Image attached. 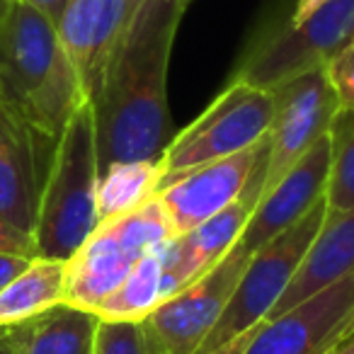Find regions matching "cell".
I'll list each match as a JSON object with an SVG mask.
<instances>
[{"mask_svg":"<svg viewBox=\"0 0 354 354\" xmlns=\"http://www.w3.org/2000/svg\"><path fill=\"white\" fill-rule=\"evenodd\" d=\"M192 0H141L93 100L100 172L112 162L158 160L172 138L167 68Z\"/></svg>","mask_w":354,"mask_h":354,"instance_id":"6da1fadb","label":"cell"},{"mask_svg":"<svg viewBox=\"0 0 354 354\" xmlns=\"http://www.w3.org/2000/svg\"><path fill=\"white\" fill-rule=\"evenodd\" d=\"M85 102L56 25L15 0L0 39V109L37 138L56 143Z\"/></svg>","mask_w":354,"mask_h":354,"instance_id":"7a4b0ae2","label":"cell"},{"mask_svg":"<svg viewBox=\"0 0 354 354\" xmlns=\"http://www.w3.org/2000/svg\"><path fill=\"white\" fill-rule=\"evenodd\" d=\"M100 156L93 104L85 102L66 124L51 153L37 218V250L46 260L68 262L100 226Z\"/></svg>","mask_w":354,"mask_h":354,"instance_id":"3957f363","label":"cell"},{"mask_svg":"<svg viewBox=\"0 0 354 354\" xmlns=\"http://www.w3.org/2000/svg\"><path fill=\"white\" fill-rule=\"evenodd\" d=\"M172 238L170 221L156 197L124 216L100 223L66 262V304L95 313L143 255Z\"/></svg>","mask_w":354,"mask_h":354,"instance_id":"277c9868","label":"cell"},{"mask_svg":"<svg viewBox=\"0 0 354 354\" xmlns=\"http://www.w3.org/2000/svg\"><path fill=\"white\" fill-rule=\"evenodd\" d=\"M272 119V90L231 80L228 88L189 127L167 141L165 151L158 158L160 185L192 167L223 160L257 146L270 133Z\"/></svg>","mask_w":354,"mask_h":354,"instance_id":"5b68a950","label":"cell"},{"mask_svg":"<svg viewBox=\"0 0 354 354\" xmlns=\"http://www.w3.org/2000/svg\"><path fill=\"white\" fill-rule=\"evenodd\" d=\"M354 39V0H328L304 22H279L248 44L231 80L274 90L291 78L323 68Z\"/></svg>","mask_w":354,"mask_h":354,"instance_id":"8992f818","label":"cell"},{"mask_svg":"<svg viewBox=\"0 0 354 354\" xmlns=\"http://www.w3.org/2000/svg\"><path fill=\"white\" fill-rule=\"evenodd\" d=\"M325 218H328V207L323 199L299 223H294L289 231L277 236L267 245H262L250 257L226 310L218 318L216 328L209 333V337L197 349V354L212 352V349L221 347L223 342L238 337L245 330L255 328L270 318L272 308L286 294L301 262L306 260L310 245L318 238Z\"/></svg>","mask_w":354,"mask_h":354,"instance_id":"52a82bcc","label":"cell"},{"mask_svg":"<svg viewBox=\"0 0 354 354\" xmlns=\"http://www.w3.org/2000/svg\"><path fill=\"white\" fill-rule=\"evenodd\" d=\"M272 97H274V119L267 133L270 153H267L260 199L320 138L328 136L330 124L339 112L337 97L323 68L308 71L299 78L277 85L272 90Z\"/></svg>","mask_w":354,"mask_h":354,"instance_id":"ba28073f","label":"cell"},{"mask_svg":"<svg viewBox=\"0 0 354 354\" xmlns=\"http://www.w3.org/2000/svg\"><path fill=\"white\" fill-rule=\"evenodd\" d=\"M250 257L241 245H233L214 270L160 301L143 320L153 337L170 354H197L226 310Z\"/></svg>","mask_w":354,"mask_h":354,"instance_id":"9c48e42d","label":"cell"},{"mask_svg":"<svg viewBox=\"0 0 354 354\" xmlns=\"http://www.w3.org/2000/svg\"><path fill=\"white\" fill-rule=\"evenodd\" d=\"M354 335V272L265 320L245 354H330Z\"/></svg>","mask_w":354,"mask_h":354,"instance_id":"30bf717a","label":"cell"},{"mask_svg":"<svg viewBox=\"0 0 354 354\" xmlns=\"http://www.w3.org/2000/svg\"><path fill=\"white\" fill-rule=\"evenodd\" d=\"M267 151H270V138L265 136L248 151L192 167L160 185L156 199L170 221L172 236H185L199 223L231 207L248 187L252 172L265 160Z\"/></svg>","mask_w":354,"mask_h":354,"instance_id":"8fae6325","label":"cell"},{"mask_svg":"<svg viewBox=\"0 0 354 354\" xmlns=\"http://www.w3.org/2000/svg\"><path fill=\"white\" fill-rule=\"evenodd\" d=\"M265 165L267 156L257 165V170L252 172L250 183L243 189V194L231 207L218 212L209 221L199 223L197 228H192L185 236L172 238L162 248V301L167 296L177 294L180 289H185L187 284H192V281H197L209 270H214L233 250L248 218L260 202Z\"/></svg>","mask_w":354,"mask_h":354,"instance_id":"7c38bea8","label":"cell"},{"mask_svg":"<svg viewBox=\"0 0 354 354\" xmlns=\"http://www.w3.org/2000/svg\"><path fill=\"white\" fill-rule=\"evenodd\" d=\"M141 0H68L56 32L93 102L102 88L104 71L122 44Z\"/></svg>","mask_w":354,"mask_h":354,"instance_id":"4fadbf2b","label":"cell"},{"mask_svg":"<svg viewBox=\"0 0 354 354\" xmlns=\"http://www.w3.org/2000/svg\"><path fill=\"white\" fill-rule=\"evenodd\" d=\"M330 175V136H323L279 183L257 202L236 245L255 255L262 245L274 241L299 223L315 204L325 199Z\"/></svg>","mask_w":354,"mask_h":354,"instance_id":"5bb4252c","label":"cell"},{"mask_svg":"<svg viewBox=\"0 0 354 354\" xmlns=\"http://www.w3.org/2000/svg\"><path fill=\"white\" fill-rule=\"evenodd\" d=\"M56 143L20 129L0 146V216L35 236L41 189Z\"/></svg>","mask_w":354,"mask_h":354,"instance_id":"9a60e30c","label":"cell"},{"mask_svg":"<svg viewBox=\"0 0 354 354\" xmlns=\"http://www.w3.org/2000/svg\"><path fill=\"white\" fill-rule=\"evenodd\" d=\"M349 272H354V207L342 214H328L308 255L267 320L277 318L323 286L347 277Z\"/></svg>","mask_w":354,"mask_h":354,"instance_id":"2e32d148","label":"cell"},{"mask_svg":"<svg viewBox=\"0 0 354 354\" xmlns=\"http://www.w3.org/2000/svg\"><path fill=\"white\" fill-rule=\"evenodd\" d=\"M97 325V313L64 301L35 318L8 328L20 347V354H95Z\"/></svg>","mask_w":354,"mask_h":354,"instance_id":"e0dca14e","label":"cell"},{"mask_svg":"<svg viewBox=\"0 0 354 354\" xmlns=\"http://www.w3.org/2000/svg\"><path fill=\"white\" fill-rule=\"evenodd\" d=\"M66 301V262L35 257L0 291V325H17Z\"/></svg>","mask_w":354,"mask_h":354,"instance_id":"ac0fdd59","label":"cell"},{"mask_svg":"<svg viewBox=\"0 0 354 354\" xmlns=\"http://www.w3.org/2000/svg\"><path fill=\"white\" fill-rule=\"evenodd\" d=\"M160 187L158 160H124L112 162L100 172L97 180V221H112L133 212Z\"/></svg>","mask_w":354,"mask_h":354,"instance_id":"d6986e66","label":"cell"},{"mask_svg":"<svg viewBox=\"0 0 354 354\" xmlns=\"http://www.w3.org/2000/svg\"><path fill=\"white\" fill-rule=\"evenodd\" d=\"M167 245V243H165ZM133 265L129 277L97 306L100 320H146L162 301V248Z\"/></svg>","mask_w":354,"mask_h":354,"instance_id":"ffe728a7","label":"cell"},{"mask_svg":"<svg viewBox=\"0 0 354 354\" xmlns=\"http://www.w3.org/2000/svg\"><path fill=\"white\" fill-rule=\"evenodd\" d=\"M330 175L325 189L328 214L354 207V112L339 109L330 124Z\"/></svg>","mask_w":354,"mask_h":354,"instance_id":"44dd1931","label":"cell"},{"mask_svg":"<svg viewBox=\"0 0 354 354\" xmlns=\"http://www.w3.org/2000/svg\"><path fill=\"white\" fill-rule=\"evenodd\" d=\"M95 354H170L143 320H100Z\"/></svg>","mask_w":354,"mask_h":354,"instance_id":"7402d4cb","label":"cell"},{"mask_svg":"<svg viewBox=\"0 0 354 354\" xmlns=\"http://www.w3.org/2000/svg\"><path fill=\"white\" fill-rule=\"evenodd\" d=\"M325 78L337 97L339 109L354 112V39L344 44L328 64L323 66Z\"/></svg>","mask_w":354,"mask_h":354,"instance_id":"603a6c76","label":"cell"},{"mask_svg":"<svg viewBox=\"0 0 354 354\" xmlns=\"http://www.w3.org/2000/svg\"><path fill=\"white\" fill-rule=\"evenodd\" d=\"M0 252L3 255H20V257H39V250H37V241L35 236L20 231L17 226H12L10 221L0 216Z\"/></svg>","mask_w":354,"mask_h":354,"instance_id":"cb8c5ba5","label":"cell"},{"mask_svg":"<svg viewBox=\"0 0 354 354\" xmlns=\"http://www.w3.org/2000/svg\"><path fill=\"white\" fill-rule=\"evenodd\" d=\"M30 257H20V255H3L0 252V291L6 289L15 277H20L22 272L30 267Z\"/></svg>","mask_w":354,"mask_h":354,"instance_id":"d4e9b609","label":"cell"},{"mask_svg":"<svg viewBox=\"0 0 354 354\" xmlns=\"http://www.w3.org/2000/svg\"><path fill=\"white\" fill-rule=\"evenodd\" d=\"M20 3L30 6L32 10L41 12V15L49 22H54V25H59L61 15H64L66 6H68V0H20Z\"/></svg>","mask_w":354,"mask_h":354,"instance_id":"484cf974","label":"cell"},{"mask_svg":"<svg viewBox=\"0 0 354 354\" xmlns=\"http://www.w3.org/2000/svg\"><path fill=\"white\" fill-rule=\"evenodd\" d=\"M260 325H262V323H260ZM260 325H255V328L245 330V333H243V335H238V337L228 339V342H223L221 347L212 349V352H207V354H245L248 344L252 342V337H255V335H257V330H260Z\"/></svg>","mask_w":354,"mask_h":354,"instance_id":"4316f807","label":"cell"},{"mask_svg":"<svg viewBox=\"0 0 354 354\" xmlns=\"http://www.w3.org/2000/svg\"><path fill=\"white\" fill-rule=\"evenodd\" d=\"M328 0H296L294 6V12H291L289 22H304L308 15H313L320 6H325Z\"/></svg>","mask_w":354,"mask_h":354,"instance_id":"83f0119b","label":"cell"},{"mask_svg":"<svg viewBox=\"0 0 354 354\" xmlns=\"http://www.w3.org/2000/svg\"><path fill=\"white\" fill-rule=\"evenodd\" d=\"M20 129H22V127H17V124L12 122V119L8 117V114L3 112V109H0V146L10 141V138L15 136V133L20 131Z\"/></svg>","mask_w":354,"mask_h":354,"instance_id":"f1b7e54d","label":"cell"},{"mask_svg":"<svg viewBox=\"0 0 354 354\" xmlns=\"http://www.w3.org/2000/svg\"><path fill=\"white\" fill-rule=\"evenodd\" d=\"M0 354H20V347H17L10 328H3V325H0Z\"/></svg>","mask_w":354,"mask_h":354,"instance_id":"f546056e","label":"cell"},{"mask_svg":"<svg viewBox=\"0 0 354 354\" xmlns=\"http://www.w3.org/2000/svg\"><path fill=\"white\" fill-rule=\"evenodd\" d=\"M12 6H15V0H0V39H3V32H6Z\"/></svg>","mask_w":354,"mask_h":354,"instance_id":"4dcf8cb0","label":"cell"},{"mask_svg":"<svg viewBox=\"0 0 354 354\" xmlns=\"http://www.w3.org/2000/svg\"><path fill=\"white\" fill-rule=\"evenodd\" d=\"M330 354H354V335H349L344 342H339Z\"/></svg>","mask_w":354,"mask_h":354,"instance_id":"1f68e13d","label":"cell"}]
</instances>
